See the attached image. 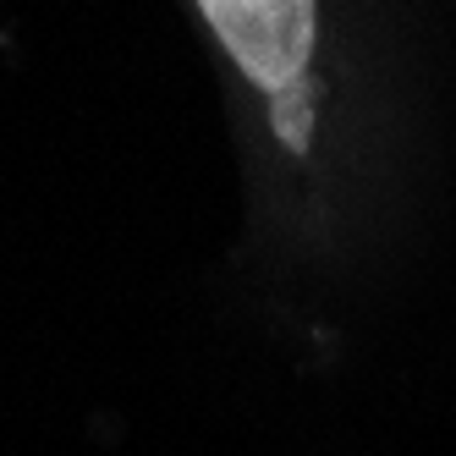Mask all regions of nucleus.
Listing matches in <instances>:
<instances>
[{"mask_svg":"<svg viewBox=\"0 0 456 456\" xmlns=\"http://www.w3.org/2000/svg\"><path fill=\"white\" fill-rule=\"evenodd\" d=\"M308 94H297V83L275 94V133L291 143V149H308Z\"/></svg>","mask_w":456,"mask_h":456,"instance_id":"obj_2","label":"nucleus"},{"mask_svg":"<svg viewBox=\"0 0 456 456\" xmlns=\"http://www.w3.org/2000/svg\"><path fill=\"white\" fill-rule=\"evenodd\" d=\"M199 6L258 88L281 94L303 83L314 55V0H199Z\"/></svg>","mask_w":456,"mask_h":456,"instance_id":"obj_1","label":"nucleus"}]
</instances>
